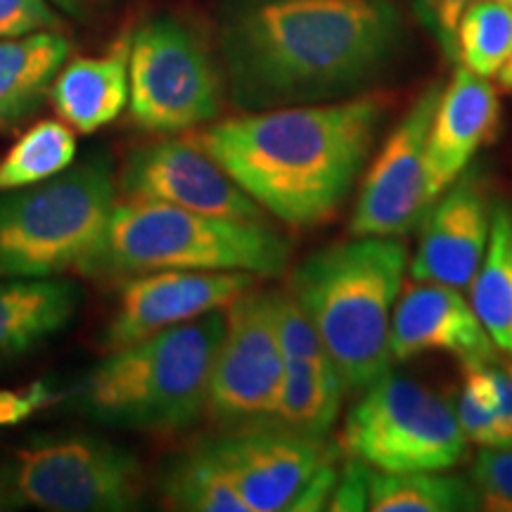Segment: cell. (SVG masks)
Masks as SVG:
<instances>
[{"label":"cell","mask_w":512,"mask_h":512,"mask_svg":"<svg viewBox=\"0 0 512 512\" xmlns=\"http://www.w3.org/2000/svg\"><path fill=\"white\" fill-rule=\"evenodd\" d=\"M0 510H8V503H5V494H3V484H0Z\"/></svg>","instance_id":"e575fe53"},{"label":"cell","mask_w":512,"mask_h":512,"mask_svg":"<svg viewBox=\"0 0 512 512\" xmlns=\"http://www.w3.org/2000/svg\"><path fill=\"white\" fill-rule=\"evenodd\" d=\"M105 152L27 188L0 192V278H60L81 266L117 204Z\"/></svg>","instance_id":"8992f818"},{"label":"cell","mask_w":512,"mask_h":512,"mask_svg":"<svg viewBox=\"0 0 512 512\" xmlns=\"http://www.w3.org/2000/svg\"><path fill=\"white\" fill-rule=\"evenodd\" d=\"M204 444L226 467L249 512H294L311 479L339 460V448L325 437L273 420L228 427Z\"/></svg>","instance_id":"8fae6325"},{"label":"cell","mask_w":512,"mask_h":512,"mask_svg":"<svg viewBox=\"0 0 512 512\" xmlns=\"http://www.w3.org/2000/svg\"><path fill=\"white\" fill-rule=\"evenodd\" d=\"M472 309L498 351L512 358V207L496 204L484 259L472 280Z\"/></svg>","instance_id":"603a6c76"},{"label":"cell","mask_w":512,"mask_h":512,"mask_svg":"<svg viewBox=\"0 0 512 512\" xmlns=\"http://www.w3.org/2000/svg\"><path fill=\"white\" fill-rule=\"evenodd\" d=\"M131 34L124 31L100 55H81L64 62L50 86V102L57 117L76 133L91 136L110 126L128 107L131 95Z\"/></svg>","instance_id":"ac0fdd59"},{"label":"cell","mask_w":512,"mask_h":512,"mask_svg":"<svg viewBox=\"0 0 512 512\" xmlns=\"http://www.w3.org/2000/svg\"><path fill=\"white\" fill-rule=\"evenodd\" d=\"M256 287V275L240 271H150L124 278L117 304L102 328V344L114 351L188 323L204 313L228 309Z\"/></svg>","instance_id":"5bb4252c"},{"label":"cell","mask_w":512,"mask_h":512,"mask_svg":"<svg viewBox=\"0 0 512 512\" xmlns=\"http://www.w3.org/2000/svg\"><path fill=\"white\" fill-rule=\"evenodd\" d=\"M392 0H228L219 64L242 112L318 105L358 95L401 46Z\"/></svg>","instance_id":"6da1fadb"},{"label":"cell","mask_w":512,"mask_h":512,"mask_svg":"<svg viewBox=\"0 0 512 512\" xmlns=\"http://www.w3.org/2000/svg\"><path fill=\"white\" fill-rule=\"evenodd\" d=\"M339 446L377 472H446L465 458L467 439L444 394L387 370L349 411Z\"/></svg>","instance_id":"ba28073f"},{"label":"cell","mask_w":512,"mask_h":512,"mask_svg":"<svg viewBox=\"0 0 512 512\" xmlns=\"http://www.w3.org/2000/svg\"><path fill=\"white\" fill-rule=\"evenodd\" d=\"M275 297L252 287L226 309L207 396V413L226 430L273 420L285 370Z\"/></svg>","instance_id":"30bf717a"},{"label":"cell","mask_w":512,"mask_h":512,"mask_svg":"<svg viewBox=\"0 0 512 512\" xmlns=\"http://www.w3.org/2000/svg\"><path fill=\"white\" fill-rule=\"evenodd\" d=\"M491 211L484 178L465 171L427 211L420 247L411 261L415 283H439L467 290L482 264L491 233Z\"/></svg>","instance_id":"9a60e30c"},{"label":"cell","mask_w":512,"mask_h":512,"mask_svg":"<svg viewBox=\"0 0 512 512\" xmlns=\"http://www.w3.org/2000/svg\"><path fill=\"white\" fill-rule=\"evenodd\" d=\"M226 309L110 351L64 394L69 411L114 430L174 434L207 413Z\"/></svg>","instance_id":"3957f363"},{"label":"cell","mask_w":512,"mask_h":512,"mask_svg":"<svg viewBox=\"0 0 512 512\" xmlns=\"http://www.w3.org/2000/svg\"><path fill=\"white\" fill-rule=\"evenodd\" d=\"M5 503L46 512L140 510L147 477L136 453L88 432L38 434L0 465Z\"/></svg>","instance_id":"52a82bcc"},{"label":"cell","mask_w":512,"mask_h":512,"mask_svg":"<svg viewBox=\"0 0 512 512\" xmlns=\"http://www.w3.org/2000/svg\"><path fill=\"white\" fill-rule=\"evenodd\" d=\"M290 256V242L264 221L124 200L114 204L105 230L76 273L124 280L150 271H240L275 278L287 271Z\"/></svg>","instance_id":"5b68a950"},{"label":"cell","mask_w":512,"mask_h":512,"mask_svg":"<svg viewBox=\"0 0 512 512\" xmlns=\"http://www.w3.org/2000/svg\"><path fill=\"white\" fill-rule=\"evenodd\" d=\"M503 107L489 79L460 67L441 88L425 143V195L430 207L498 138Z\"/></svg>","instance_id":"2e32d148"},{"label":"cell","mask_w":512,"mask_h":512,"mask_svg":"<svg viewBox=\"0 0 512 512\" xmlns=\"http://www.w3.org/2000/svg\"><path fill=\"white\" fill-rule=\"evenodd\" d=\"M441 86L427 88L392 128L370 164L349 221L354 238H403L425 221V143Z\"/></svg>","instance_id":"7c38bea8"},{"label":"cell","mask_w":512,"mask_h":512,"mask_svg":"<svg viewBox=\"0 0 512 512\" xmlns=\"http://www.w3.org/2000/svg\"><path fill=\"white\" fill-rule=\"evenodd\" d=\"M477 0H413V15L448 60L456 62V36L460 19Z\"/></svg>","instance_id":"83f0119b"},{"label":"cell","mask_w":512,"mask_h":512,"mask_svg":"<svg viewBox=\"0 0 512 512\" xmlns=\"http://www.w3.org/2000/svg\"><path fill=\"white\" fill-rule=\"evenodd\" d=\"M368 510L373 512H465L479 508L470 482L444 472L370 470Z\"/></svg>","instance_id":"cb8c5ba5"},{"label":"cell","mask_w":512,"mask_h":512,"mask_svg":"<svg viewBox=\"0 0 512 512\" xmlns=\"http://www.w3.org/2000/svg\"><path fill=\"white\" fill-rule=\"evenodd\" d=\"M57 399L60 394L46 382H34L22 389H0V427H15Z\"/></svg>","instance_id":"4dcf8cb0"},{"label":"cell","mask_w":512,"mask_h":512,"mask_svg":"<svg viewBox=\"0 0 512 512\" xmlns=\"http://www.w3.org/2000/svg\"><path fill=\"white\" fill-rule=\"evenodd\" d=\"M74 128L57 119H41L24 128L0 155V192L48 181L76 162Z\"/></svg>","instance_id":"d4e9b609"},{"label":"cell","mask_w":512,"mask_h":512,"mask_svg":"<svg viewBox=\"0 0 512 512\" xmlns=\"http://www.w3.org/2000/svg\"><path fill=\"white\" fill-rule=\"evenodd\" d=\"M479 368L498 422V446H508L512 444V363L498 361L494 356L489 361H479Z\"/></svg>","instance_id":"f546056e"},{"label":"cell","mask_w":512,"mask_h":512,"mask_svg":"<svg viewBox=\"0 0 512 512\" xmlns=\"http://www.w3.org/2000/svg\"><path fill=\"white\" fill-rule=\"evenodd\" d=\"M368 482L370 467L363 465L361 460L349 458L347 465L339 467L335 491H332L328 510H368Z\"/></svg>","instance_id":"1f68e13d"},{"label":"cell","mask_w":512,"mask_h":512,"mask_svg":"<svg viewBox=\"0 0 512 512\" xmlns=\"http://www.w3.org/2000/svg\"><path fill=\"white\" fill-rule=\"evenodd\" d=\"M470 484L477 491L479 508L512 512V444L479 448L470 467Z\"/></svg>","instance_id":"4316f807"},{"label":"cell","mask_w":512,"mask_h":512,"mask_svg":"<svg viewBox=\"0 0 512 512\" xmlns=\"http://www.w3.org/2000/svg\"><path fill=\"white\" fill-rule=\"evenodd\" d=\"M50 3L57 5L62 12H67V15L83 17L88 10H91L93 0H50Z\"/></svg>","instance_id":"d6a6232c"},{"label":"cell","mask_w":512,"mask_h":512,"mask_svg":"<svg viewBox=\"0 0 512 512\" xmlns=\"http://www.w3.org/2000/svg\"><path fill=\"white\" fill-rule=\"evenodd\" d=\"M128 114L155 136L188 133L219 119L223 72L200 31L176 15L145 19L131 34Z\"/></svg>","instance_id":"9c48e42d"},{"label":"cell","mask_w":512,"mask_h":512,"mask_svg":"<svg viewBox=\"0 0 512 512\" xmlns=\"http://www.w3.org/2000/svg\"><path fill=\"white\" fill-rule=\"evenodd\" d=\"M121 200L159 202L235 221H264L256 204L219 164L185 138L133 147L121 164Z\"/></svg>","instance_id":"4fadbf2b"},{"label":"cell","mask_w":512,"mask_h":512,"mask_svg":"<svg viewBox=\"0 0 512 512\" xmlns=\"http://www.w3.org/2000/svg\"><path fill=\"white\" fill-rule=\"evenodd\" d=\"M512 53V0H477L460 19L456 62L467 72L498 79Z\"/></svg>","instance_id":"484cf974"},{"label":"cell","mask_w":512,"mask_h":512,"mask_svg":"<svg viewBox=\"0 0 512 512\" xmlns=\"http://www.w3.org/2000/svg\"><path fill=\"white\" fill-rule=\"evenodd\" d=\"M406 266L399 238H354L320 249L294 271L290 292L318 330L344 389H366L392 366L389 332Z\"/></svg>","instance_id":"277c9868"},{"label":"cell","mask_w":512,"mask_h":512,"mask_svg":"<svg viewBox=\"0 0 512 512\" xmlns=\"http://www.w3.org/2000/svg\"><path fill=\"white\" fill-rule=\"evenodd\" d=\"M72 43L60 31L0 41V133L41 110Z\"/></svg>","instance_id":"ffe728a7"},{"label":"cell","mask_w":512,"mask_h":512,"mask_svg":"<svg viewBox=\"0 0 512 512\" xmlns=\"http://www.w3.org/2000/svg\"><path fill=\"white\" fill-rule=\"evenodd\" d=\"M79 304V285L67 278H0V366L60 335Z\"/></svg>","instance_id":"d6986e66"},{"label":"cell","mask_w":512,"mask_h":512,"mask_svg":"<svg viewBox=\"0 0 512 512\" xmlns=\"http://www.w3.org/2000/svg\"><path fill=\"white\" fill-rule=\"evenodd\" d=\"M387 117L380 93L318 105L240 112L185 140L285 226L316 228L349 200Z\"/></svg>","instance_id":"7a4b0ae2"},{"label":"cell","mask_w":512,"mask_h":512,"mask_svg":"<svg viewBox=\"0 0 512 512\" xmlns=\"http://www.w3.org/2000/svg\"><path fill=\"white\" fill-rule=\"evenodd\" d=\"M498 83H501V88H503V91L512 93V53H510V60L505 62L503 72L498 74Z\"/></svg>","instance_id":"836d02e7"},{"label":"cell","mask_w":512,"mask_h":512,"mask_svg":"<svg viewBox=\"0 0 512 512\" xmlns=\"http://www.w3.org/2000/svg\"><path fill=\"white\" fill-rule=\"evenodd\" d=\"M60 29L62 19L50 0H0V41Z\"/></svg>","instance_id":"f1b7e54d"},{"label":"cell","mask_w":512,"mask_h":512,"mask_svg":"<svg viewBox=\"0 0 512 512\" xmlns=\"http://www.w3.org/2000/svg\"><path fill=\"white\" fill-rule=\"evenodd\" d=\"M344 382L330 358L285 361L273 422L290 430L328 437L339 418Z\"/></svg>","instance_id":"44dd1931"},{"label":"cell","mask_w":512,"mask_h":512,"mask_svg":"<svg viewBox=\"0 0 512 512\" xmlns=\"http://www.w3.org/2000/svg\"><path fill=\"white\" fill-rule=\"evenodd\" d=\"M162 501L185 512H249L226 467L202 441L166 460L157 479Z\"/></svg>","instance_id":"7402d4cb"},{"label":"cell","mask_w":512,"mask_h":512,"mask_svg":"<svg viewBox=\"0 0 512 512\" xmlns=\"http://www.w3.org/2000/svg\"><path fill=\"white\" fill-rule=\"evenodd\" d=\"M432 351L458 358L460 366H467L489 361L498 349L460 290L418 283L394 306L389 354L392 361H411Z\"/></svg>","instance_id":"e0dca14e"}]
</instances>
